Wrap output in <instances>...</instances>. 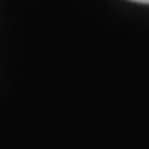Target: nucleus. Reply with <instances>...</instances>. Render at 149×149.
I'll list each match as a JSON object with an SVG mask.
<instances>
[{
  "mask_svg": "<svg viewBox=\"0 0 149 149\" xmlns=\"http://www.w3.org/2000/svg\"><path fill=\"white\" fill-rule=\"evenodd\" d=\"M131 2H136V3H146V5H149V0H131Z\"/></svg>",
  "mask_w": 149,
  "mask_h": 149,
  "instance_id": "1",
  "label": "nucleus"
}]
</instances>
